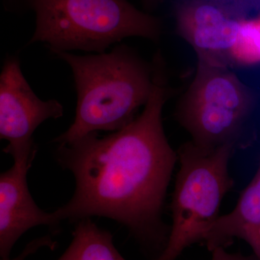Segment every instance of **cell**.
I'll use <instances>...</instances> for the list:
<instances>
[{"label":"cell","instance_id":"cell-1","mask_svg":"<svg viewBox=\"0 0 260 260\" xmlns=\"http://www.w3.org/2000/svg\"><path fill=\"white\" fill-rule=\"evenodd\" d=\"M153 63L151 93L140 116L107 136L94 133L59 145L58 161L73 173L76 187L54 213L60 221L116 220L159 256L169 240L160 214L178 156L162 126L169 90L160 54Z\"/></svg>","mask_w":260,"mask_h":260},{"label":"cell","instance_id":"cell-2","mask_svg":"<svg viewBox=\"0 0 260 260\" xmlns=\"http://www.w3.org/2000/svg\"><path fill=\"white\" fill-rule=\"evenodd\" d=\"M56 54L71 68L78 94L74 122L54 140L59 145L99 130L122 129L148 102L153 70L129 47L119 46L96 55Z\"/></svg>","mask_w":260,"mask_h":260},{"label":"cell","instance_id":"cell-3","mask_svg":"<svg viewBox=\"0 0 260 260\" xmlns=\"http://www.w3.org/2000/svg\"><path fill=\"white\" fill-rule=\"evenodd\" d=\"M37 28L30 44L45 43L51 51H96L127 37L158 40V19L126 0H32Z\"/></svg>","mask_w":260,"mask_h":260},{"label":"cell","instance_id":"cell-4","mask_svg":"<svg viewBox=\"0 0 260 260\" xmlns=\"http://www.w3.org/2000/svg\"><path fill=\"white\" fill-rule=\"evenodd\" d=\"M235 145L229 143L206 151L189 142L179 149L172 227L165 249L153 260H177L186 248L203 242L220 217L224 197L234 186L229 164Z\"/></svg>","mask_w":260,"mask_h":260},{"label":"cell","instance_id":"cell-5","mask_svg":"<svg viewBox=\"0 0 260 260\" xmlns=\"http://www.w3.org/2000/svg\"><path fill=\"white\" fill-rule=\"evenodd\" d=\"M254 104L252 91L225 65L198 62L177 118L201 150L235 143Z\"/></svg>","mask_w":260,"mask_h":260},{"label":"cell","instance_id":"cell-6","mask_svg":"<svg viewBox=\"0 0 260 260\" xmlns=\"http://www.w3.org/2000/svg\"><path fill=\"white\" fill-rule=\"evenodd\" d=\"M62 115L60 103L44 102L34 93L18 59H7L0 75V138L8 142L5 153L14 158L37 151L34 131L47 119Z\"/></svg>","mask_w":260,"mask_h":260},{"label":"cell","instance_id":"cell-7","mask_svg":"<svg viewBox=\"0 0 260 260\" xmlns=\"http://www.w3.org/2000/svg\"><path fill=\"white\" fill-rule=\"evenodd\" d=\"M177 31L199 61L230 66L229 51L246 17L213 0H181L175 8Z\"/></svg>","mask_w":260,"mask_h":260},{"label":"cell","instance_id":"cell-8","mask_svg":"<svg viewBox=\"0 0 260 260\" xmlns=\"http://www.w3.org/2000/svg\"><path fill=\"white\" fill-rule=\"evenodd\" d=\"M37 151L14 157L13 167L0 176V256L9 257L20 237L39 225L57 228L60 220L54 213L39 208L32 200L27 174Z\"/></svg>","mask_w":260,"mask_h":260},{"label":"cell","instance_id":"cell-9","mask_svg":"<svg viewBox=\"0 0 260 260\" xmlns=\"http://www.w3.org/2000/svg\"><path fill=\"white\" fill-rule=\"evenodd\" d=\"M235 239L247 243L260 260V160L255 175L240 194L235 208L220 215L203 243L212 251L229 247Z\"/></svg>","mask_w":260,"mask_h":260},{"label":"cell","instance_id":"cell-10","mask_svg":"<svg viewBox=\"0 0 260 260\" xmlns=\"http://www.w3.org/2000/svg\"><path fill=\"white\" fill-rule=\"evenodd\" d=\"M112 234L90 218L78 220L69 247L57 260H121Z\"/></svg>","mask_w":260,"mask_h":260},{"label":"cell","instance_id":"cell-11","mask_svg":"<svg viewBox=\"0 0 260 260\" xmlns=\"http://www.w3.org/2000/svg\"><path fill=\"white\" fill-rule=\"evenodd\" d=\"M229 63L238 66L260 64V19H244L229 51Z\"/></svg>","mask_w":260,"mask_h":260},{"label":"cell","instance_id":"cell-12","mask_svg":"<svg viewBox=\"0 0 260 260\" xmlns=\"http://www.w3.org/2000/svg\"><path fill=\"white\" fill-rule=\"evenodd\" d=\"M55 245L56 243L53 242L51 238L49 236H46V237L34 239L31 242L29 243L22 251L21 254H19L14 259H10V257H8L2 258L1 260H25L30 254L37 252L41 248L49 247L51 249H54Z\"/></svg>","mask_w":260,"mask_h":260},{"label":"cell","instance_id":"cell-13","mask_svg":"<svg viewBox=\"0 0 260 260\" xmlns=\"http://www.w3.org/2000/svg\"><path fill=\"white\" fill-rule=\"evenodd\" d=\"M226 5L238 13L247 17L252 10L260 8V0H213Z\"/></svg>","mask_w":260,"mask_h":260},{"label":"cell","instance_id":"cell-14","mask_svg":"<svg viewBox=\"0 0 260 260\" xmlns=\"http://www.w3.org/2000/svg\"><path fill=\"white\" fill-rule=\"evenodd\" d=\"M211 252L210 260H259L254 254L244 255L241 252L229 253L222 247L216 248Z\"/></svg>","mask_w":260,"mask_h":260},{"label":"cell","instance_id":"cell-15","mask_svg":"<svg viewBox=\"0 0 260 260\" xmlns=\"http://www.w3.org/2000/svg\"><path fill=\"white\" fill-rule=\"evenodd\" d=\"M146 1L150 2V1H153V0H146Z\"/></svg>","mask_w":260,"mask_h":260},{"label":"cell","instance_id":"cell-16","mask_svg":"<svg viewBox=\"0 0 260 260\" xmlns=\"http://www.w3.org/2000/svg\"><path fill=\"white\" fill-rule=\"evenodd\" d=\"M121 260H125L124 259V258H122V259H121Z\"/></svg>","mask_w":260,"mask_h":260}]
</instances>
